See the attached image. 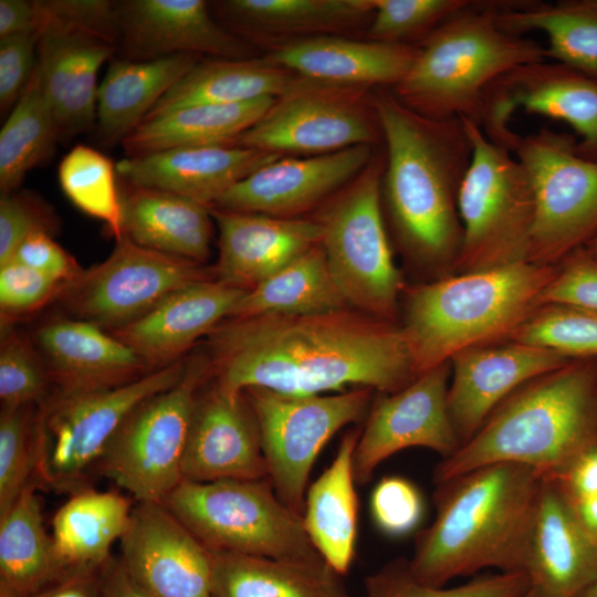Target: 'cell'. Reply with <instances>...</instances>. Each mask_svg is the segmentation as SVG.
<instances>
[{
  "label": "cell",
  "instance_id": "obj_1",
  "mask_svg": "<svg viewBox=\"0 0 597 597\" xmlns=\"http://www.w3.org/2000/svg\"><path fill=\"white\" fill-rule=\"evenodd\" d=\"M208 336L214 383L233 394L313 396L349 386L390 394L417 377L401 325L349 308L227 318Z\"/></svg>",
  "mask_w": 597,
  "mask_h": 597
},
{
  "label": "cell",
  "instance_id": "obj_2",
  "mask_svg": "<svg viewBox=\"0 0 597 597\" xmlns=\"http://www.w3.org/2000/svg\"><path fill=\"white\" fill-rule=\"evenodd\" d=\"M371 101L385 143L384 216L411 263L449 275L462 245L458 200L472 158L463 119L422 116L388 87H375Z\"/></svg>",
  "mask_w": 597,
  "mask_h": 597
},
{
  "label": "cell",
  "instance_id": "obj_3",
  "mask_svg": "<svg viewBox=\"0 0 597 597\" xmlns=\"http://www.w3.org/2000/svg\"><path fill=\"white\" fill-rule=\"evenodd\" d=\"M595 444L597 358L574 359L506 397L470 440L441 460L434 482L495 463L556 476Z\"/></svg>",
  "mask_w": 597,
  "mask_h": 597
},
{
  "label": "cell",
  "instance_id": "obj_4",
  "mask_svg": "<svg viewBox=\"0 0 597 597\" xmlns=\"http://www.w3.org/2000/svg\"><path fill=\"white\" fill-rule=\"evenodd\" d=\"M543 475L495 463L437 484V513L408 561L420 582L443 586L483 568L515 572L521 537Z\"/></svg>",
  "mask_w": 597,
  "mask_h": 597
},
{
  "label": "cell",
  "instance_id": "obj_5",
  "mask_svg": "<svg viewBox=\"0 0 597 597\" xmlns=\"http://www.w3.org/2000/svg\"><path fill=\"white\" fill-rule=\"evenodd\" d=\"M557 265L523 262L411 287L401 325L417 376L465 348L505 341L540 306Z\"/></svg>",
  "mask_w": 597,
  "mask_h": 597
},
{
  "label": "cell",
  "instance_id": "obj_6",
  "mask_svg": "<svg viewBox=\"0 0 597 597\" xmlns=\"http://www.w3.org/2000/svg\"><path fill=\"white\" fill-rule=\"evenodd\" d=\"M515 1H474L418 46L407 75L391 92L407 107L434 119L478 123L484 94L506 72L546 60L545 46L509 33L496 12Z\"/></svg>",
  "mask_w": 597,
  "mask_h": 597
},
{
  "label": "cell",
  "instance_id": "obj_7",
  "mask_svg": "<svg viewBox=\"0 0 597 597\" xmlns=\"http://www.w3.org/2000/svg\"><path fill=\"white\" fill-rule=\"evenodd\" d=\"M185 367L186 363L176 360L117 387L52 394L36 412L33 478L39 486L70 495L91 488L108 443L127 416L174 386Z\"/></svg>",
  "mask_w": 597,
  "mask_h": 597
},
{
  "label": "cell",
  "instance_id": "obj_8",
  "mask_svg": "<svg viewBox=\"0 0 597 597\" xmlns=\"http://www.w3.org/2000/svg\"><path fill=\"white\" fill-rule=\"evenodd\" d=\"M161 503L212 552L324 562L303 515L282 502L268 478L182 480Z\"/></svg>",
  "mask_w": 597,
  "mask_h": 597
},
{
  "label": "cell",
  "instance_id": "obj_9",
  "mask_svg": "<svg viewBox=\"0 0 597 597\" xmlns=\"http://www.w3.org/2000/svg\"><path fill=\"white\" fill-rule=\"evenodd\" d=\"M384 151L333 196L316 220L333 279L349 307L395 323L404 282L395 264L380 196Z\"/></svg>",
  "mask_w": 597,
  "mask_h": 597
},
{
  "label": "cell",
  "instance_id": "obj_10",
  "mask_svg": "<svg viewBox=\"0 0 597 597\" xmlns=\"http://www.w3.org/2000/svg\"><path fill=\"white\" fill-rule=\"evenodd\" d=\"M472 158L459 192L463 229L457 273L528 262L535 218L531 180L513 153L462 118Z\"/></svg>",
  "mask_w": 597,
  "mask_h": 597
},
{
  "label": "cell",
  "instance_id": "obj_11",
  "mask_svg": "<svg viewBox=\"0 0 597 597\" xmlns=\"http://www.w3.org/2000/svg\"><path fill=\"white\" fill-rule=\"evenodd\" d=\"M210 362L186 363L170 388L139 404L121 425L97 467L101 475L137 502H163L182 481L191 416Z\"/></svg>",
  "mask_w": 597,
  "mask_h": 597
},
{
  "label": "cell",
  "instance_id": "obj_12",
  "mask_svg": "<svg viewBox=\"0 0 597 597\" xmlns=\"http://www.w3.org/2000/svg\"><path fill=\"white\" fill-rule=\"evenodd\" d=\"M576 145L575 136L548 128L516 134L511 145L534 193L531 263L557 265L597 234V160Z\"/></svg>",
  "mask_w": 597,
  "mask_h": 597
},
{
  "label": "cell",
  "instance_id": "obj_13",
  "mask_svg": "<svg viewBox=\"0 0 597 597\" xmlns=\"http://www.w3.org/2000/svg\"><path fill=\"white\" fill-rule=\"evenodd\" d=\"M373 389L290 396L249 388L245 397L255 416L268 479L277 496L303 515L312 467L329 439L345 426L363 420Z\"/></svg>",
  "mask_w": 597,
  "mask_h": 597
},
{
  "label": "cell",
  "instance_id": "obj_14",
  "mask_svg": "<svg viewBox=\"0 0 597 597\" xmlns=\"http://www.w3.org/2000/svg\"><path fill=\"white\" fill-rule=\"evenodd\" d=\"M381 137L369 87L297 75L250 129L231 145L280 156L329 154Z\"/></svg>",
  "mask_w": 597,
  "mask_h": 597
},
{
  "label": "cell",
  "instance_id": "obj_15",
  "mask_svg": "<svg viewBox=\"0 0 597 597\" xmlns=\"http://www.w3.org/2000/svg\"><path fill=\"white\" fill-rule=\"evenodd\" d=\"M216 279L200 263L140 247L128 238L116 241L102 263L65 283L60 296L75 318L109 331L139 318L170 293Z\"/></svg>",
  "mask_w": 597,
  "mask_h": 597
},
{
  "label": "cell",
  "instance_id": "obj_16",
  "mask_svg": "<svg viewBox=\"0 0 597 597\" xmlns=\"http://www.w3.org/2000/svg\"><path fill=\"white\" fill-rule=\"evenodd\" d=\"M517 108L568 124L579 136L577 151L597 160V78L554 61L522 64L489 86L476 124L510 149L517 133L509 122Z\"/></svg>",
  "mask_w": 597,
  "mask_h": 597
},
{
  "label": "cell",
  "instance_id": "obj_17",
  "mask_svg": "<svg viewBox=\"0 0 597 597\" xmlns=\"http://www.w3.org/2000/svg\"><path fill=\"white\" fill-rule=\"evenodd\" d=\"M450 362L417 376L402 389L371 402L353 454L356 484L370 481L377 467L411 447L430 449L446 459L461 446L448 408Z\"/></svg>",
  "mask_w": 597,
  "mask_h": 597
},
{
  "label": "cell",
  "instance_id": "obj_18",
  "mask_svg": "<svg viewBox=\"0 0 597 597\" xmlns=\"http://www.w3.org/2000/svg\"><path fill=\"white\" fill-rule=\"evenodd\" d=\"M515 572L538 597H577L597 577V540L555 476H543L517 549Z\"/></svg>",
  "mask_w": 597,
  "mask_h": 597
},
{
  "label": "cell",
  "instance_id": "obj_19",
  "mask_svg": "<svg viewBox=\"0 0 597 597\" xmlns=\"http://www.w3.org/2000/svg\"><path fill=\"white\" fill-rule=\"evenodd\" d=\"M119 563L155 597H213V552L163 503L137 502L121 538Z\"/></svg>",
  "mask_w": 597,
  "mask_h": 597
},
{
  "label": "cell",
  "instance_id": "obj_20",
  "mask_svg": "<svg viewBox=\"0 0 597 597\" xmlns=\"http://www.w3.org/2000/svg\"><path fill=\"white\" fill-rule=\"evenodd\" d=\"M373 145L312 156H281L229 189L212 207L298 218L331 199L370 163Z\"/></svg>",
  "mask_w": 597,
  "mask_h": 597
},
{
  "label": "cell",
  "instance_id": "obj_21",
  "mask_svg": "<svg viewBox=\"0 0 597 597\" xmlns=\"http://www.w3.org/2000/svg\"><path fill=\"white\" fill-rule=\"evenodd\" d=\"M572 360L551 349L510 339L472 346L454 354L449 360L452 379L448 408L461 446L513 391Z\"/></svg>",
  "mask_w": 597,
  "mask_h": 597
},
{
  "label": "cell",
  "instance_id": "obj_22",
  "mask_svg": "<svg viewBox=\"0 0 597 597\" xmlns=\"http://www.w3.org/2000/svg\"><path fill=\"white\" fill-rule=\"evenodd\" d=\"M202 0L117 1L118 57L149 61L175 54L252 56L250 43L217 22Z\"/></svg>",
  "mask_w": 597,
  "mask_h": 597
},
{
  "label": "cell",
  "instance_id": "obj_23",
  "mask_svg": "<svg viewBox=\"0 0 597 597\" xmlns=\"http://www.w3.org/2000/svg\"><path fill=\"white\" fill-rule=\"evenodd\" d=\"M182 480H260L268 478L260 431L244 392L213 383L198 394L188 431Z\"/></svg>",
  "mask_w": 597,
  "mask_h": 597
},
{
  "label": "cell",
  "instance_id": "obj_24",
  "mask_svg": "<svg viewBox=\"0 0 597 597\" xmlns=\"http://www.w3.org/2000/svg\"><path fill=\"white\" fill-rule=\"evenodd\" d=\"M219 230L217 280L251 290L316 247L322 227L316 219L282 218L210 207Z\"/></svg>",
  "mask_w": 597,
  "mask_h": 597
},
{
  "label": "cell",
  "instance_id": "obj_25",
  "mask_svg": "<svg viewBox=\"0 0 597 597\" xmlns=\"http://www.w3.org/2000/svg\"><path fill=\"white\" fill-rule=\"evenodd\" d=\"M279 157L255 148L216 144L124 157L115 165L127 185L168 191L212 207L235 184Z\"/></svg>",
  "mask_w": 597,
  "mask_h": 597
},
{
  "label": "cell",
  "instance_id": "obj_26",
  "mask_svg": "<svg viewBox=\"0 0 597 597\" xmlns=\"http://www.w3.org/2000/svg\"><path fill=\"white\" fill-rule=\"evenodd\" d=\"M34 73L52 108L61 143L96 126L97 76L117 46L98 36L66 29L39 32Z\"/></svg>",
  "mask_w": 597,
  "mask_h": 597
},
{
  "label": "cell",
  "instance_id": "obj_27",
  "mask_svg": "<svg viewBox=\"0 0 597 597\" xmlns=\"http://www.w3.org/2000/svg\"><path fill=\"white\" fill-rule=\"evenodd\" d=\"M35 339L55 395L113 388L151 371L132 347L77 318L48 323L38 329Z\"/></svg>",
  "mask_w": 597,
  "mask_h": 597
},
{
  "label": "cell",
  "instance_id": "obj_28",
  "mask_svg": "<svg viewBox=\"0 0 597 597\" xmlns=\"http://www.w3.org/2000/svg\"><path fill=\"white\" fill-rule=\"evenodd\" d=\"M247 290L217 279L188 284L161 300L134 322L113 331L149 366L176 360L200 337L229 318Z\"/></svg>",
  "mask_w": 597,
  "mask_h": 597
},
{
  "label": "cell",
  "instance_id": "obj_29",
  "mask_svg": "<svg viewBox=\"0 0 597 597\" xmlns=\"http://www.w3.org/2000/svg\"><path fill=\"white\" fill-rule=\"evenodd\" d=\"M418 46L321 35L273 44L265 56L300 76L329 83L392 88L409 72Z\"/></svg>",
  "mask_w": 597,
  "mask_h": 597
},
{
  "label": "cell",
  "instance_id": "obj_30",
  "mask_svg": "<svg viewBox=\"0 0 597 597\" xmlns=\"http://www.w3.org/2000/svg\"><path fill=\"white\" fill-rule=\"evenodd\" d=\"M212 7L239 38L271 36L280 39L277 43L342 35L369 25L374 14L371 0H227Z\"/></svg>",
  "mask_w": 597,
  "mask_h": 597
},
{
  "label": "cell",
  "instance_id": "obj_31",
  "mask_svg": "<svg viewBox=\"0 0 597 597\" xmlns=\"http://www.w3.org/2000/svg\"><path fill=\"white\" fill-rule=\"evenodd\" d=\"M122 209L123 237L134 243L197 263L210 255V207L168 191L127 185Z\"/></svg>",
  "mask_w": 597,
  "mask_h": 597
},
{
  "label": "cell",
  "instance_id": "obj_32",
  "mask_svg": "<svg viewBox=\"0 0 597 597\" xmlns=\"http://www.w3.org/2000/svg\"><path fill=\"white\" fill-rule=\"evenodd\" d=\"M202 56L175 54L149 61L113 59L97 94L96 132L105 147L121 144L158 101Z\"/></svg>",
  "mask_w": 597,
  "mask_h": 597
},
{
  "label": "cell",
  "instance_id": "obj_33",
  "mask_svg": "<svg viewBox=\"0 0 597 597\" xmlns=\"http://www.w3.org/2000/svg\"><path fill=\"white\" fill-rule=\"evenodd\" d=\"M130 498L86 488L71 494L52 519L53 552L60 578L106 566L112 546L124 535L133 511Z\"/></svg>",
  "mask_w": 597,
  "mask_h": 597
},
{
  "label": "cell",
  "instance_id": "obj_34",
  "mask_svg": "<svg viewBox=\"0 0 597 597\" xmlns=\"http://www.w3.org/2000/svg\"><path fill=\"white\" fill-rule=\"evenodd\" d=\"M358 431L346 433L325 471L306 491L303 522L324 562L338 575L348 572L357 537V495L353 454Z\"/></svg>",
  "mask_w": 597,
  "mask_h": 597
},
{
  "label": "cell",
  "instance_id": "obj_35",
  "mask_svg": "<svg viewBox=\"0 0 597 597\" xmlns=\"http://www.w3.org/2000/svg\"><path fill=\"white\" fill-rule=\"evenodd\" d=\"M296 77L297 74L265 57L201 59L158 101L145 121L193 105H226L262 97L275 98Z\"/></svg>",
  "mask_w": 597,
  "mask_h": 597
},
{
  "label": "cell",
  "instance_id": "obj_36",
  "mask_svg": "<svg viewBox=\"0 0 597 597\" xmlns=\"http://www.w3.org/2000/svg\"><path fill=\"white\" fill-rule=\"evenodd\" d=\"M274 100L178 108L145 121L122 146L126 157H135L180 147L231 144L263 117Z\"/></svg>",
  "mask_w": 597,
  "mask_h": 597
},
{
  "label": "cell",
  "instance_id": "obj_37",
  "mask_svg": "<svg viewBox=\"0 0 597 597\" xmlns=\"http://www.w3.org/2000/svg\"><path fill=\"white\" fill-rule=\"evenodd\" d=\"M325 562L213 552V597H348Z\"/></svg>",
  "mask_w": 597,
  "mask_h": 597
},
{
  "label": "cell",
  "instance_id": "obj_38",
  "mask_svg": "<svg viewBox=\"0 0 597 597\" xmlns=\"http://www.w3.org/2000/svg\"><path fill=\"white\" fill-rule=\"evenodd\" d=\"M496 19L515 35L544 33L546 59L597 78V0L516 1L500 9Z\"/></svg>",
  "mask_w": 597,
  "mask_h": 597
},
{
  "label": "cell",
  "instance_id": "obj_39",
  "mask_svg": "<svg viewBox=\"0 0 597 597\" xmlns=\"http://www.w3.org/2000/svg\"><path fill=\"white\" fill-rule=\"evenodd\" d=\"M349 308L321 243L248 290L229 318L265 314L314 315Z\"/></svg>",
  "mask_w": 597,
  "mask_h": 597
},
{
  "label": "cell",
  "instance_id": "obj_40",
  "mask_svg": "<svg viewBox=\"0 0 597 597\" xmlns=\"http://www.w3.org/2000/svg\"><path fill=\"white\" fill-rule=\"evenodd\" d=\"M39 489L32 478L11 507L0 515V580L22 597L60 578Z\"/></svg>",
  "mask_w": 597,
  "mask_h": 597
},
{
  "label": "cell",
  "instance_id": "obj_41",
  "mask_svg": "<svg viewBox=\"0 0 597 597\" xmlns=\"http://www.w3.org/2000/svg\"><path fill=\"white\" fill-rule=\"evenodd\" d=\"M60 142L52 108L33 71L0 132V191H14L28 171L45 161Z\"/></svg>",
  "mask_w": 597,
  "mask_h": 597
},
{
  "label": "cell",
  "instance_id": "obj_42",
  "mask_svg": "<svg viewBox=\"0 0 597 597\" xmlns=\"http://www.w3.org/2000/svg\"><path fill=\"white\" fill-rule=\"evenodd\" d=\"M116 175V165L108 157L85 145L73 147L57 168L59 184L67 199L103 221L118 241L123 238V209Z\"/></svg>",
  "mask_w": 597,
  "mask_h": 597
},
{
  "label": "cell",
  "instance_id": "obj_43",
  "mask_svg": "<svg viewBox=\"0 0 597 597\" xmlns=\"http://www.w3.org/2000/svg\"><path fill=\"white\" fill-rule=\"evenodd\" d=\"M507 339L570 359L597 358V312L568 304H542Z\"/></svg>",
  "mask_w": 597,
  "mask_h": 597
},
{
  "label": "cell",
  "instance_id": "obj_44",
  "mask_svg": "<svg viewBox=\"0 0 597 597\" xmlns=\"http://www.w3.org/2000/svg\"><path fill=\"white\" fill-rule=\"evenodd\" d=\"M530 588L521 572L480 577L452 588L432 586L411 574L408 561L389 564L367 579L368 597H521Z\"/></svg>",
  "mask_w": 597,
  "mask_h": 597
},
{
  "label": "cell",
  "instance_id": "obj_45",
  "mask_svg": "<svg viewBox=\"0 0 597 597\" xmlns=\"http://www.w3.org/2000/svg\"><path fill=\"white\" fill-rule=\"evenodd\" d=\"M371 2L374 14L367 28V39L407 45H413L415 41L420 44L443 22L474 3L470 0H371Z\"/></svg>",
  "mask_w": 597,
  "mask_h": 597
},
{
  "label": "cell",
  "instance_id": "obj_46",
  "mask_svg": "<svg viewBox=\"0 0 597 597\" xmlns=\"http://www.w3.org/2000/svg\"><path fill=\"white\" fill-rule=\"evenodd\" d=\"M36 412L38 406L1 407L0 515L34 475Z\"/></svg>",
  "mask_w": 597,
  "mask_h": 597
},
{
  "label": "cell",
  "instance_id": "obj_47",
  "mask_svg": "<svg viewBox=\"0 0 597 597\" xmlns=\"http://www.w3.org/2000/svg\"><path fill=\"white\" fill-rule=\"evenodd\" d=\"M48 368L31 345L10 334L0 352L1 407L40 406L51 395Z\"/></svg>",
  "mask_w": 597,
  "mask_h": 597
},
{
  "label": "cell",
  "instance_id": "obj_48",
  "mask_svg": "<svg viewBox=\"0 0 597 597\" xmlns=\"http://www.w3.org/2000/svg\"><path fill=\"white\" fill-rule=\"evenodd\" d=\"M38 33L46 28L85 32L104 39L118 49L121 29L117 1L38 0Z\"/></svg>",
  "mask_w": 597,
  "mask_h": 597
},
{
  "label": "cell",
  "instance_id": "obj_49",
  "mask_svg": "<svg viewBox=\"0 0 597 597\" xmlns=\"http://www.w3.org/2000/svg\"><path fill=\"white\" fill-rule=\"evenodd\" d=\"M370 514L385 535L399 537L415 530L423 515V500L409 480L391 475L381 479L370 495Z\"/></svg>",
  "mask_w": 597,
  "mask_h": 597
},
{
  "label": "cell",
  "instance_id": "obj_50",
  "mask_svg": "<svg viewBox=\"0 0 597 597\" xmlns=\"http://www.w3.org/2000/svg\"><path fill=\"white\" fill-rule=\"evenodd\" d=\"M57 221L49 206L34 193L12 191L0 198V266L11 261L18 247L32 233L50 234Z\"/></svg>",
  "mask_w": 597,
  "mask_h": 597
},
{
  "label": "cell",
  "instance_id": "obj_51",
  "mask_svg": "<svg viewBox=\"0 0 597 597\" xmlns=\"http://www.w3.org/2000/svg\"><path fill=\"white\" fill-rule=\"evenodd\" d=\"M542 304H568L597 312V260L583 248L567 255L543 290Z\"/></svg>",
  "mask_w": 597,
  "mask_h": 597
},
{
  "label": "cell",
  "instance_id": "obj_52",
  "mask_svg": "<svg viewBox=\"0 0 597 597\" xmlns=\"http://www.w3.org/2000/svg\"><path fill=\"white\" fill-rule=\"evenodd\" d=\"M40 35L38 32L0 39V111L10 113L33 74Z\"/></svg>",
  "mask_w": 597,
  "mask_h": 597
},
{
  "label": "cell",
  "instance_id": "obj_53",
  "mask_svg": "<svg viewBox=\"0 0 597 597\" xmlns=\"http://www.w3.org/2000/svg\"><path fill=\"white\" fill-rule=\"evenodd\" d=\"M64 283L17 262L0 266V305L4 313L30 312L60 293Z\"/></svg>",
  "mask_w": 597,
  "mask_h": 597
},
{
  "label": "cell",
  "instance_id": "obj_54",
  "mask_svg": "<svg viewBox=\"0 0 597 597\" xmlns=\"http://www.w3.org/2000/svg\"><path fill=\"white\" fill-rule=\"evenodd\" d=\"M11 261L36 270L64 284L81 272L74 259L53 240L50 233L44 231L30 234L18 247Z\"/></svg>",
  "mask_w": 597,
  "mask_h": 597
},
{
  "label": "cell",
  "instance_id": "obj_55",
  "mask_svg": "<svg viewBox=\"0 0 597 597\" xmlns=\"http://www.w3.org/2000/svg\"><path fill=\"white\" fill-rule=\"evenodd\" d=\"M106 566L66 574L28 597H105Z\"/></svg>",
  "mask_w": 597,
  "mask_h": 597
},
{
  "label": "cell",
  "instance_id": "obj_56",
  "mask_svg": "<svg viewBox=\"0 0 597 597\" xmlns=\"http://www.w3.org/2000/svg\"><path fill=\"white\" fill-rule=\"evenodd\" d=\"M555 478L574 502L597 495V444L585 450Z\"/></svg>",
  "mask_w": 597,
  "mask_h": 597
},
{
  "label": "cell",
  "instance_id": "obj_57",
  "mask_svg": "<svg viewBox=\"0 0 597 597\" xmlns=\"http://www.w3.org/2000/svg\"><path fill=\"white\" fill-rule=\"evenodd\" d=\"M38 0H0V39L38 32Z\"/></svg>",
  "mask_w": 597,
  "mask_h": 597
},
{
  "label": "cell",
  "instance_id": "obj_58",
  "mask_svg": "<svg viewBox=\"0 0 597 597\" xmlns=\"http://www.w3.org/2000/svg\"><path fill=\"white\" fill-rule=\"evenodd\" d=\"M104 593L105 597H155L129 578L118 558H112L105 567Z\"/></svg>",
  "mask_w": 597,
  "mask_h": 597
},
{
  "label": "cell",
  "instance_id": "obj_59",
  "mask_svg": "<svg viewBox=\"0 0 597 597\" xmlns=\"http://www.w3.org/2000/svg\"><path fill=\"white\" fill-rule=\"evenodd\" d=\"M572 502L585 528L597 540V495Z\"/></svg>",
  "mask_w": 597,
  "mask_h": 597
},
{
  "label": "cell",
  "instance_id": "obj_60",
  "mask_svg": "<svg viewBox=\"0 0 597 597\" xmlns=\"http://www.w3.org/2000/svg\"><path fill=\"white\" fill-rule=\"evenodd\" d=\"M0 597H22L14 588L0 580Z\"/></svg>",
  "mask_w": 597,
  "mask_h": 597
},
{
  "label": "cell",
  "instance_id": "obj_61",
  "mask_svg": "<svg viewBox=\"0 0 597 597\" xmlns=\"http://www.w3.org/2000/svg\"><path fill=\"white\" fill-rule=\"evenodd\" d=\"M577 597H597V577Z\"/></svg>",
  "mask_w": 597,
  "mask_h": 597
},
{
  "label": "cell",
  "instance_id": "obj_62",
  "mask_svg": "<svg viewBox=\"0 0 597 597\" xmlns=\"http://www.w3.org/2000/svg\"><path fill=\"white\" fill-rule=\"evenodd\" d=\"M583 249L589 256L597 260V234Z\"/></svg>",
  "mask_w": 597,
  "mask_h": 597
},
{
  "label": "cell",
  "instance_id": "obj_63",
  "mask_svg": "<svg viewBox=\"0 0 597 597\" xmlns=\"http://www.w3.org/2000/svg\"><path fill=\"white\" fill-rule=\"evenodd\" d=\"M521 597H538L536 596L535 594H533L532 591H527L525 595L521 596Z\"/></svg>",
  "mask_w": 597,
  "mask_h": 597
}]
</instances>
